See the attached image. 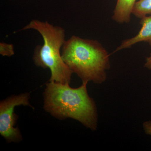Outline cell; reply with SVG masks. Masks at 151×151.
Listing matches in <instances>:
<instances>
[{"label":"cell","instance_id":"obj_5","mask_svg":"<svg viewBox=\"0 0 151 151\" xmlns=\"http://www.w3.org/2000/svg\"><path fill=\"white\" fill-rule=\"evenodd\" d=\"M141 19L142 27L139 33L134 37L123 41L115 52L130 48L135 44L142 42H147L151 46V15L147 16Z\"/></svg>","mask_w":151,"mask_h":151},{"label":"cell","instance_id":"obj_7","mask_svg":"<svg viewBox=\"0 0 151 151\" xmlns=\"http://www.w3.org/2000/svg\"><path fill=\"white\" fill-rule=\"evenodd\" d=\"M132 14L140 19L151 14V0H139L136 2Z\"/></svg>","mask_w":151,"mask_h":151},{"label":"cell","instance_id":"obj_10","mask_svg":"<svg viewBox=\"0 0 151 151\" xmlns=\"http://www.w3.org/2000/svg\"><path fill=\"white\" fill-rule=\"evenodd\" d=\"M144 67L147 69H151V53L150 56L147 57L146 58L145 62L144 64Z\"/></svg>","mask_w":151,"mask_h":151},{"label":"cell","instance_id":"obj_8","mask_svg":"<svg viewBox=\"0 0 151 151\" xmlns=\"http://www.w3.org/2000/svg\"><path fill=\"white\" fill-rule=\"evenodd\" d=\"M0 54L4 56L10 57L14 55V52L13 45L1 42L0 43Z\"/></svg>","mask_w":151,"mask_h":151},{"label":"cell","instance_id":"obj_3","mask_svg":"<svg viewBox=\"0 0 151 151\" xmlns=\"http://www.w3.org/2000/svg\"><path fill=\"white\" fill-rule=\"evenodd\" d=\"M34 29L43 37V45L36 47L33 60L35 64L43 68H49L51 76L49 81L70 84L73 72L62 59L60 49L65 42V30L48 22L33 20L20 30Z\"/></svg>","mask_w":151,"mask_h":151},{"label":"cell","instance_id":"obj_4","mask_svg":"<svg viewBox=\"0 0 151 151\" xmlns=\"http://www.w3.org/2000/svg\"><path fill=\"white\" fill-rule=\"evenodd\" d=\"M28 92L14 95L3 100L0 103V134L9 143H17L22 140L21 132L15 128L18 116L14 113L16 106H31Z\"/></svg>","mask_w":151,"mask_h":151},{"label":"cell","instance_id":"obj_9","mask_svg":"<svg viewBox=\"0 0 151 151\" xmlns=\"http://www.w3.org/2000/svg\"><path fill=\"white\" fill-rule=\"evenodd\" d=\"M143 128L145 134L151 136V121H147L143 123Z\"/></svg>","mask_w":151,"mask_h":151},{"label":"cell","instance_id":"obj_2","mask_svg":"<svg viewBox=\"0 0 151 151\" xmlns=\"http://www.w3.org/2000/svg\"><path fill=\"white\" fill-rule=\"evenodd\" d=\"M61 53L64 62L82 84L89 81L101 84L107 78L110 68V55L98 41L73 35L65 41Z\"/></svg>","mask_w":151,"mask_h":151},{"label":"cell","instance_id":"obj_1","mask_svg":"<svg viewBox=\"0 0 151 151\" xmlns=\"http://www.w3.org/2000/svg\"><path fill=\"white\" fill-rule=\"evenodd\" d=\"M86 85L73 88L69 84L49 81L44 92V108L56 119L71 118L95 131L98 123L97 107L88 94Z\"/></svg>","mask_w":151,"mask_h":151},{"label":"cell","instance_id":"obj_6","mask_svg":"<svg viewBox=\"0 0 151 151\" xmlns=\"http://www.w3.org/2000/svg\"><path fill=\"white\" fill-rule=\"evenodd\" d=\"M137 0H117L112 19L119 23H129Z\"/></svg>","mask_w":151,"mask_h":151}]
</instances>
